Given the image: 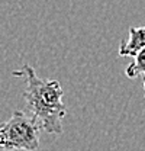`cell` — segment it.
Masks as SVG:
<instances>
[{
    "label": "cell",
    "mask_w": 145,
    "mask_h": 151,
    "mask_svg": "<svg viewBox=\"0 0 145 151\" xmlns=\"http://www.w3.org/2000/svg\"><path fill=\"white\" fill-rule=\"evenodd\" d=\"M12 74L25 80L23 99L31 118L39 125L41 131L47 134H61L67 106L62 102L64 92L60 81L38 77L34 67L29 64H23Z\"/></svg>",
    "instance_id": "obj_1"
},
{
    "label": "cell",
    "mask_w": 145,
    "mask_h": 151,
    "mask_svg": "<svg viewBox=\"0 0 145 151\" xmlns=\"http://www.w3.org/2000/svg\"><path fill=\"white\" fill-rule=\"evenodd\" d=\"M41 128L22 111H15L10 118L0 124V150L36 151L39 148Z\"/></svg>",
    "instance_id": "obj_2"
},
{
    "label": "cell",
    "mask_w": 145,
    "mask_h": 151,
    "mask_svg": "<svg viewBox=\"0 0 145 151\" xmlns=\"http://www.w3.org/2000/svg\"><path fill=\"white\" fill-rule=\"evenodd\" d=\"M142 48H145V26H131L128 39L121 42L118 52L121 57H134Z\"/></svg>",
    "instance_id": "obj_3"
},
{
    "label": "cell",
    "mask_w": 145,
    "mask_h": 151,
    "mask_svg": "<svg viewBox=\"0 0 145 151\" xmlns=\"http://www.w3.org/2000/svg\"><path fill=\"white\" fill-rule=\"evenodd\" d=\"M125 74L129 78H135L138 76L145 74V48H142L141 51H138L135 55L132 63L129 64L125 70Z\"/></svg>",
    "instance_id": "obj_4"
},
{
    "label": "cell",
    "mask_w": 145,
    "mask_h": 151,
    "mask_svg": "<svg viewBox=\"0 0 145 151\" xmlns=\"http://www.w3.org/2000/svg\"><path fill=\"white\" fill-rule=\"evenodd\" d=\"M144 90H145V77H144Z\"/></svg>",
    "instance_id": "obj_5"
}]
</instances>
